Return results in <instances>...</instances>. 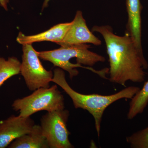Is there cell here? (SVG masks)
Instances as JSON below:
<instances>
[{
	"instance_id": "12",
	"label": "cell",
	"mask_w": 148,
	"mask_h": 148,
	"mask_svg": "<svg viewBox=\"0 0 148 148\" xmlns=\"http://www.w3.org/2000/svg\"><path fill=\"white\" fill-rule=\"evenodd\" d=\"M148 105V80L131 99L127 114V119H133L138 115L143 113Z\"/></svg>"
},
{
	"instance_id": "11",
	"label": "cell",
	"mask_w": 148,
	"mask_h": 148,
	"mask_svg": "<svg viewBox=\"0 0 148 148\" xmlns=\"http://www.w3.org/2000/svg\"><path fill=\"white\" fill-rule=\"evenodd\" d=\"M9 148H49L40 125H34L30 132L13 141Z\"/></svg>"
},
{
	"instance_id": "5",
	"label": "cell",
	"mask_w": 148,
	"mask_h": 148,
	"mask_svg": "<svg viewBox=\"0 0 148 148\" xmlns=\"http://www.w3.org/2000/svg\"><path fill=\"white\" fill-rule=\"evenodd\" d=\"M21 73L29 90L34 91L40 88L50 87L53 73L45 69L41 63L38 51L32 44L23 45Z\"/></svg>"
},
{
	"instance_id": "1",
	"label": "cell",
	"mask_w": 148,
	"mask_h": 148,
	"mask_svg": "<svg viewBox=\"0 0 148 148\" xmlns=\"http://www.w3.org/2000/svg\"><path fill=\"white\" fill-rule=\"evenodd\" d=\"M92 31L100 33L105 40L111 82L125 86L128 81L141 83L145 81L147 62L128 33L122 36H117L108 25L94 26Z\"/></svg>"
},
{
	"instance_id": "7",
	"label": "cell",
	"mask_w": 148,
	"mask_h": 148,
	"mask_svg": "<svg viewBox=\"0 0 148 148\" xmlns=\"http://www.w3.org/2000/svg\"><path fill=\"white\" fill-rule=\"evenodd\" d=\"M30 117L12 115L0 121V148L8 147L16 139L29 133L34 125Z\"/></svg>"
},
{
	"instance_id": "9",
	"label": "cell",
	"mask_w": 148,
	"mask_h": 148,
	"mask_svg": "<svg viewBox=\"0 0 148 148\" xmlns=\"http://www.w3.org/2000/svg\"><path fill=\"white\" fill-rule=\"evenodd\" d=\"M128 21L127 33L132 38L136 47L143 52L142 45V6L140 0H126Z\"/></svg>"
},
{
	"instance_id": "3",
	"label": "cell",
	"mask_w": 148,
	"mask_h": 148,
	"mask_svg": "<svg viewBox=\"0 0 148 148\" xmlns=\"http://www.w3.org/2000/svg\"><path fill=\"white\" fill-rule=\"evenodd\" d=\"M90 47L87 44L61 46L58 49L38 51V53L39 57L43 60L49 61L54 66L66 71L71 79L78 75L77 68L87 69L104 77L106 73L105 69L96 71L81 65L92 66L98 62L106 61L105 57L88 50Z\"/></svg>"
},
{
	"instance_id": "13",
	"label": "cell",
	"mask_w": 148,
	"mask_h": 148,
	"mask_svg": "<svg viewBox=\"0 0 148 148\" xmlns=\"http://www.w3.org/2000/svg\"><path fill=\"white\" fill-rule=\"evenodd\" d=\"M21 63L15 57H0V87L6 81L21 73Z\"/></svg>"
},
{
	"instance_id": "6",
	"label": "cell",
	"mask_w": 148,
	"mask_h": 148,
	"mask_svg": "<svg viewBox=\"0 0 148 148\" xmlns=\"http://www.w3.org/2000/svg\"><path fill=\"white\" fill-rule=\"evenodd\" d=\"M69 111L65 109L47 112L42 117L40 126L49 148H73L67 128Z\"/></svg>"
},
{
	"instance_id": "2",
	"label": "cell",
	"mask_w": 148,
	"mask_h": 148,
	"mask_svg": "<svg viewBox=\"0 0 148 148\" xmlns=\"http://www.w3.org/2000/svg\"><path fill=\"white\" fill-rule=\"evenodd\" d=\"M51 82L59 86L64 90L71 99L75 108L83 109L92 115L98 138L100 136L103 114L106 109L121 99H132L140 89L138 86H130L110 95L82 94L77 92L70 86L66 81L64 71L60 68L56 69L53 71Z\"/></svg>"
},
{
	"instance_id": "16",
	"label": "cell",
	"mask_w": 148,
	"mask_h": 148,
	"mask_svg": "<svg viewBox=\"0 0 148 148\" xmlns=\"http://www.w3.org/2000/svg\"><path fill=\"white\" fill-rule=\"evenodd\" d=\"M50 0H45L44 2L43 5V8L46 7L47 6L48 3Z\"/></svg>"
},
{
	"instance_id": "8",
	"label": "cell",
	"mask_w": 148,
	"mask_h": 148,
	"mask_svg": "<svg viewBox=\"0 0 148 148\" xmlns=\"http://www.w3.org/2000/svg\"><path fill=\"white\" fill-rule=\"evenodd\" d=\"M89 43L98 46L101 41L88 29L82 12L78 11L64 38L58 44L68 46Z\"/></svg>"
},
{
	"instance_id": "14",
	"label": "cell",
	"mask_w": 148,
	"mask_h": 148,
	"mask_svg": "<svg viewBox=\"0 0 148 148\" xmlns=\"http://www.w3.org/2000/svg\"><path fill=\"white\" fill-rule=\"evenodd\" d=\"M132 148H148V126L133 133L126 138Z\"/></svg>"
},
{
	"instance_id": "15",
	"label": "cell",
	"mask_w": 148,
	"mask_h": 148,
	"mask_svg": "<svg viewBox=\"0 0 148 148\" xmlns=\"http://www.w3.org/2000/svg\"><path fill=\"white\" fill-rule=\"evenodd\" d=\"M9 2V0H0V5L6 10H8V4Z\"/></svg>"
},
{
	"instance_id": "4",
	"label": "cell",
	"mask_w": 148,
	"mask_h": 148,
	"mask_svg": "<svg viewBox=\"0 0 148 148\" xmlns=\"http://www.w3.org/2000/svg\"><path fill=\"white\" fill-rule=\"evenodd\" d=\"M12 106L23 117H30L40 111L51 112L65 109L64 95L57 84L38 88L29 96L15 100Z\"/></svg>"
},
{
	"instance_id": "10",
	"label": "cell",
	"mask_w": 148,
	"mask_h": 148,
	"mask_svg": "<svg viewBox=\"0 0 148 148\" xmlns=\"http://www.w3.org/2000/svg\"><path fill=\"white\" fill-rule=\"evenodd\" d=\"M71 24V22L57 24L45 32L32 36H26L20 32L16 40L22 45L43 41L52 42L58 44L64 38Z\"/></svg>"
}]
</instances>
